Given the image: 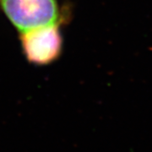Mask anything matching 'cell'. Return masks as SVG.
<instances>
[{
    "label": "cell",
    "instance_id": "cell-1",
    "mask_svg": "<svg viewBox=\"0 0 152 152\" xmlns=\"http://www.w3.org/2000/svg\"><path fill=\"white\" fill-rule=\"evenodd\" d=\"M0 5L20 31L58 20L56 0H0Z\"/></svg>",
    "mask_w": 152,
    "mask_h": 152
},
{
    "label": "cell",
    "instance_id": "cell-2",
    "mask_svg": "<svg viewBox=\"0 0 152 152\" xmlns=\"http://www.w3.org/2000/svg\"><path fill=\"white\" fill-rule=\"evenodd\" d=\"M20 40L24 54L34 64H48L62 51L63 39L57 22L21 31Z\"/></svg>",
    "mask_w": 152,
    "mask_h": 152
}]
</instances>
